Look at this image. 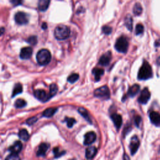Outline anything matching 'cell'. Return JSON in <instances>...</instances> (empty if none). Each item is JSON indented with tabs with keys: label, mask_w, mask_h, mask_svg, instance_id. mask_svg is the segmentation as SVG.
Masks as SVG:
<instances>
[{
	"label": "cell",
	"mask_w": 160,
	"mask_h": 160,
	"mask_svg": "<svg viewBox=\"0 0 160 160\" xmlns=\"http://www.w3.org/2000/svg\"><path fill=\"white\" fill-rule=\"evenodd\" d=\"M153 76V71L152 66L148 62L144 61L143 63L140 68L138 74V78L140 80H146Z\"/></svg>",
	"instance_id": "cell-1"
},
{
	"label": "cell",
	"mask_w": 160,
	"mask_h": 160,
	"mask_svg": "<svg viewBox=\"0 0 160 160\" xmlns=\"http://www.w3.org/2000/svg\"><path fill=\"white\" fill-rule=\"evenodd\" d=\"M70 33V29L67 26L60 25L55 29V36L58 40H64L69 37Z\"/></svg>",
	"instance_id": "cell-2"
},
{
	"label": "cell",
	"mask_w": 160,
	"mask_h": 160,
	"mask_svg": "<svg viewBox=\"0 0 160 160\" xmlns=\"http://www.w3.org/2000/svg\"><path fill=\"white\" fill-rule=\"evenodd\" d=\"M51 53L46 49H41L36 54V60L38 63L41 66L48 65L51 61Z\"/></svg>",
	"instance_id": "cell-3"
},
{
	"label": "cell",
	"mask_w": 160,
	"mask_h": 160,
	"mask_svg": "<svg viewBox=\"0 0 160 160\" xmlns=\"http://www.w3.org/2000/svg\"><path fill=\"white\" fill-rule=\"evenodd\" d=\"M128 44L127 38L125 36H121L117 39L114 44V48L118 52L124 53L128 50Z\"/></svg>",
	"instance_id": "cell-4"
},
{
	"label": "cell",
	"mask_w": 160,
	"mask_h": 160,
	"mask_svg": "<svg viewBox=\"0 0 160 160\" xmlns=\"http://www.w3.org/2000/svg\"><path fill=\"white\" fill-rule=\"evenodd\" d=\"M95 96L102 100H108L110 97V93L107 86H103L97 88L94 91Z\"/></svg>",
	"instance_id": "cell-5"
},
{
	"label": "cell",
	"mask_w": 160,
	"mask_h": 160,
	"mask_svg": "<svg viewBox=\"0 0 160 160\" xmlns=\"http://www.w3.org/2000/svg\"><path fill=\"white\" fill-rule=\"evenodd\" d=\"M15 20L16 23L18 25H26L29 21V15L27 13L22 11L18 12L15 14Z\"/></svg>",
	"instance_id": "cell-6"
},
{
	"label": "cell",
	"mask_w": 160,
	"mask_h": 160,
	"mask_svg": "<svg viewBox=\"0 0 160 160\" xmlns=\"http://www.w3.org/2000/svg\"><path fill=\"white\" fill-rule=\"evenodd\" d=\"M150 97L151 93L149 91L147 88H145L141 92V94L138 98V102L141 104H146L150 99Z\"/></svg>",
	"instance_id": "cell-7"
},
{
	"label": "cell",
	"mask_w": 160,
	"mask_h": 160,
	"mask_svg": "<svg viewBox=\"0 0 160 160\" xmlns=\"http://www.w3.org/2000/svg\"><path fill=\"white\" fill-rule=\"evenodd\" d=\"M140 140L136 136H134L131 138L130 145V149L131 155H134L139 148L140 146Z\"/></svg>",
	"instance_id": "cell-8"
},
{
	"label": "cell",
	"mask_w": 160,
	"mask_h": 160,
	"mask_svg": "<svg viewBox=\"0 0 160 160\" xmlns=\"http://www.w3.org/2000/svg\"><path fill=\"white\" fill-rule=\"evenodd\" d=\"M96 139V135L95 132L90 131L88 132L86 134L84 135V145H90L94 143Z\"/></svg>",
	"instance_id": "cell-9"
},
{
	"label": "cell",
	"mask_w": 160,
	"mask_h": 160,
	"mask_svg": "<svg viewBox=\"0 0 160 160\" xmlns=\"http://www.w3.org/2000/svg\"><path fill=\"white\" fill-rule=\"evenodd\" d=\"M112 60V53L111 51H107L101 56L99 60V64L101 66H108Z\"/></svg>",
	"instance_id": "cell-10"
},
{
	"label": "cell",
	"mask_w": 160,
	"mask_h": 160,
	"mask_svg": "<svg viewBox=\"0 0 160 160\" xmlns=\"http://www.w3.org/2000/svg\"><path fill=\"white\" fill-rule=\"evenodd\" d=\"M34 96L38 100H39L40 101H42L43 102L46 101L49 99H50L49 96L46 95V93L43 90H35L34 91Z\"/></svg>",
	"instance_id": "cell-11"
},
{
	"label": "cell",
	"mask_w": 160,
	"mask_h": 160,
	"mask_svg": "<svg viewBox=\"0 0 160 160\" xmlns=\"http://www.w3.org/2000/svg\"><path fill=\"white\" fill-rule=\"evenodd\" d=\"M33 50L30 47H25L21 49L20 56L23 60H28L32 55Z\"/></svg>",
	"instance_id": "cell-12"
},
{
	"label": "cell",
	"mask_w": 160,
	"mask_h": 160,
	"mask_svg": "<svg viewBox=\"0 0 160 160\" xmlns=\"http://www.w3.org/2000/svg\"><path fill=\"white\" fill-rule=\"evenodd\" d=\"M111 118H112V121L116 128L117 129L120 128L123 123V119L121 115L117 113H113L111 115Z\"/></svg>",
	"instance_id": "cell-13"
},
{
	"label": "cell",
	"mask_w": 160,
	"mask_h": 160,
	"mask_svg": "<svg viewBox=\"0 0 160 160\" xmlns=\"http://www.w3.org/2000/svg\"><path fill=\"white\" fill-rule=\"evenodd\" d=\"M22 148H23V145H22L21 142L20 141H17L14 143V145L10 146V148H9V150L10 151L11 154H18L19 153H20Z\"/></svg>",
	"instance_id": "cell-14"
},
{
	"label": "cell",
	"mask_w": 160,
	"mask_h": 160,
	"mask_svg": "<svg viewBox=\"0 0 160 160\" xmlns=\"http://www.w3.org/2000/svg\"><path fill=\"white\" fill-rule=\"evenodd\" d=\"M149 118L152 123L155 125L160 124V114L156 112H152L149 113Z\"/></svg>",
	"instance_id": "cell-15"
},
{
	"label": "cell",
	"mask_w": 160,
	"mask_h": 160,
	"mask_svg": "<svg viewBox=\"0 0 160 160\" xmlns=\"http://www.w3.org/2000/svg\"><path fill=\"white\" fill-rule=\"evenodd\" d=\"M49 146H50V145L47 143H41V145H40L39 146V148H38V152H37L38 156H45L47 150L49 148Z\"/></svg>",
	"instance_id": "cell-16"
},
{
	"label": "cell",
	"mask_w": 160,
	"mask_h": 160,
	"mask_svg": "<svg viewBox=\"0 0 160 160\" xmlns=\"http://www.w3.org/2000/svg\"><path fill=\"white\" fill-rule=\"evenodd\" d=\"M140 90V86L139 84H133L130 88H129L128 91V95L130 97H134L137 95V93L139 92Z\"/></svg>",
	"instance_id": "cell-17"
},
{
	"label": "cell",
	"mask_w": 160,
	"mask_h": 160,
	"mask_svg": "<svg viewBox=\"0 0 160 160\" xmlns=\"http://www.w3.org/2000/svg\"><path fill=\"white\" fill-rule=\"evenodd\" d=\"M97 153V149L94 146H90L86 149V158L88 159H92Z\"/></svg>",
	"instance_id": "cell-18"
},
{
	"label": "cell",
	"mask_w": 160,
	"mask_h": 160,
	"mask_svg": "<svg viewBox=\"0 0 160 160\" xmlns=\"http://www.w3.org/2000/svg\"><path fill=\"white\" fill-rule=\"evenodd\" d=\"M50 3V1H49V0H40L38 3V8L39 10L41 11H46L48 9Z\"/></svg>",
	"instance_id": "cell-19"
},
{
	"label": "cell",
	"mask_w": 160,
	"mask_h": 160,
	"mask_svg": "<svg viewBox=\"0 0 160 160\" xmlns=\"http://www.w3.org/2000/svg\"><path fill=\"white\" fill-rule=\"evenodd\" d=\"M93 74H94L95 79L96 81H98L101 79L102 75L104 74V70L103 69H100L98 68H95L92 71Z\"/></svg>",
	"instance_id": "cell-20"
},
{
	"label": "cell",
	"mask_w": 160,
	"mask_h": 160,
	"mask_svg": "<svg viewBox=\"0 0 160 160\" xmlns=\"http://www.w3.org/2000/svg\"><path fill=\"white\" fill-rule=\"evenodd\" d=\"M78 112L79 114H81V116L85 119L87 121H88L90 123H91V120L90 118V116H89V114H88V113L87 112V110L85 109V108H82V107H80L78 108Z\"/></svg>",
	"instance_id": "cell-21"
},
{
	"label": "cell",
	"mask_w": 160,
	"mask_h": 160,
	"mask_svg": "<svg viewBox=\"0 0 160 160\" xmlns=\"http://www.w3.org/2000/svg\"><path fill=\"white\" fill-rule=\"evenodd\" d=\"M57 109L55 108H50L44 110L43 113V116L46 118L52 117L56 112Z\"/></svg>",
	"instance_id": "cell-22"
},
{
	"label": "cell",
	"mask_w": 160,
	"mask_h": 160,
	"mask_svg": "<svg viewBox=\"0 0 160 160\" xmlns=\"http://www.w3.org/2000/svg\"><path fill=\"white\" fill-rule=\"evenodd\" d=\"M124 24H125V26L129 29V31L131 32L133 29V18H132V16L130 15H128L125 18Z\"/></svg>",
	"instance_id": "cell-23"
},
{
	"label": "cell",
	"mask_w": 160,
	"mask_h": 160,
	"mask_svg": "<svg viewBox=\"0 0 160 160\" xmlns=\"http://www.w3.org/2000/svg\"><path fill=\"white\" fill-rule=\"evenodd\" d=\"M23 91V86H22L21 84L17 83L15 84V86L13 88V91L12 93V97H15L17 95L20 94Z\"/></svg>",
	"instance_id": "cell-24"
},
{
	"label": "cell",
	"mask_w": 160,
	"mask_h": 160,
	"mask_svg": "<svg viewBox=\"0 0 160 160\" xmlns=\"http://www.w3.org/2000/svg\"><path fill=\"white\" fill-rule=\"evenodd\" d=\"M18 136L21 140H23L24 141H28L29 138V133L28 131L25 130V129H22V130H21L19 131Z\"/></svg>",
	"instance_id": "cell-25"
},
{
	"label": "cell",
	"mask_w": 160,
	"mask_h": 160,
	"mask_svg": "<svg viewBox=\"0 0 160 160\" xmlns=\"http://www.w3.org/2000/svg\"><path fill=\"white\" fill-rule=\"evenodd\" d=\"M143 11V8L141 5V4L139 3H136L133 7V13L136 16H140Z\"/></svg>",
	"instance_id": "cell-26"
},
{
	"label": "cell",
	"mask_w": 160,
	"mask_h": 160,
	"mask_svg": "<svg viewBox=\"0 0 160 160\" xmlns=\"http://www.w3.org/2000/svg\"><path fill=\"white\" fill-rule=\"evenodd\" d=\"M58 86L56 84L53 83L50 86V93H49V98H51L54 96L58 92Z\"/></svg>",
	"instance_id": "cell-27"
},
{
	"label": "cell",
	"mask_w": 160,
	"mask_h": 160,
	"mask_svg": "<svg viewBox=\"0 0 160 160\" xmlns=\"http://www.w3.org/2000/svg\"><path fill=\"white\" fill-rule=\"evenodd\" d=\"M26 102L23 99H18L15 103V107L17 108H23L26 106Z\"/></svg>",
	"instance_id": "cell-28"
},
{
	"label": "cell",
	"mask_w": 160,
	"mask_h": 160,
	"mask_svg": "<svg viewBox=\"0 0 160 160\" xmlns=\"http://www.w3.org/2000/svg\"><path fill=\"white\" fill-rule=\"evenodd\" d=\"M79 76L78 74H76V73L72 74H71L69 76H68V81L70 83H74L79 79Z\"/></svg>",
	"instance_id": "cell-29"
},
{
	"label": "cell",
	"mask_w": 160,
	"mask_h": 160,
	"mask_svg": "<svg viewBox=\"0 0 160 160\" xmlns=\"http://www.w3.org/2000/svg\"><path fill=\"white\" fill-rule=\"evenodd\" d=\"M65 121L67 123V126L68 128H72L73 126L74 125V123H76V120H75L73 118H68V117H66Z\"/></svg>",
	"instance_id": "cell-30"
},
{
	"label": "cell",
	"mask_w": 160,
	"mask_h": 160,
	"mask_svg": "<svg viewBox=\"0 0 160 160\" xmlns=\"http://www.w3.org/2000/svg\"><path fill=\"white\" fill-rule=\"evenodd\" d=\"M144 32V26L141 24H138L136 26V34L139 35Z\"/></svg>",
	"instance_id": "cell-31"
},
{
	"label": "cell",
	"mask_w": 160,
	"mask_h": 160,
	"mask_svg": "<svg viewBox=\"0 0 160 160\" xmlns=\"http://www.w3.org/2000/svg\"><path fill=\"white\" fill-rule=\"evenodd\" d=\"M26 41L29 44H31V45H35L37 43V37L36 36H29L27 39V40H26Z\"/></svg>",
	"instance_id": "cell-32"
},
{
	"label": "cell",
	"mask_w": 160,
	"mask_h": 160,
	"mask_svg": "<svg viewBox=\"0 0 160 160\" xmlns=\"http://www.w3.org/2000/svg\"><path fill=\"white\" fill-rule=\"evenodd\" d=\"M53 153H54L55 154V158H59L61 156H63V154H65L66 153L65 152H59V149L58 148H55L54 149H53Z\"/></svg>",
	"instance_id": "cell-33"
},
{
	"label": "cell",
	"mask_w": 160,
	"mask_h": 160,
	"mask_svg": "<svg viewBox=\"0 0 160 160\" xmlns=\"http://www.w3.org/2000/svg\"><path fill=\"white\" fill-rule=\"evenodd\" d=\"M102 32L105 34H109L112 32V28L109 26H104L103 28H102Z\"/></svg>",
	"instance_id": "cell-34"
},
{
	"label": "cell",
	"mask_w": 160,
	"mask_h": 160,
	"mask_svg": "<svg viewBox=\"0 0 160 160\" xmlns=\"http://www.w3.org/2000/svg\"><path fill=\"white\" fill-rule=\"evenodd\" d=\"M38 118L36 116H33L30 118H28L27 120H26V124H28V125H32L34 123H36L37 121Z\"/></svg>",
	"instance_id": "cell-35"
},
{
	"label": "cell",
	"mask_w": 160,
	"mask_h": 160,
	"mask_svg": "<svg viewBox=\"0 0 160 160\" xmlns=\"http://www.w3.org/2000/svg\"><path fill=\"white\" fill-rule=\"evenodd\" d=\"M5 160H21V159L18 154H11L7 156Z\"/></svg>",
	"instance_id": "cell-36"
},
{
	"label": "cell",
	"mask_w": 160,
	"mask_h": 160,
	"mask_svg": "<svg viewBox=\"0 0 160 160\" xmlns=\"http://www.w3.org/2000/svg\"><path fill=\"white\" fill-rule=\"evenodd\" d=\"M135 125L137 126V127H140V123H141V117L140 116H139V115H136V116L135 117Z\"/></svg>",
	"instance_id": "cell-37"
},
{
	"label": "cell",
	"mask_w": 160,
	"mask_h": 160,
	"mask_svg": "<svg viewBox=\"0 0 160 160\" xmlns=\"http://www.w3.org/2000/svg\"><path fill=\"white\" fill-rule=\"evenodd\" d=\"M130 131H131V126H127L126 128H124V131H123L124 135H126Z\"/></svg>",
	"instance_id": "cell-38"
},
{
	"label": "cell",
	"mask_w": 160,
	"mask_h": 160,
	"mask_svg": "<svg viewBox=\"0 0 160 160\" xmlns=\"http://www.w3.org/2000/svg\"><path fill=\"white\" fill-rule=\"evenodd\" d=\"M12 3L14 4L15 6H18L19 5V4H20L22 2L21 1H11Z\"/></svg>",
	"instance_id": "cell-39"
},
{
	"label": "cell",
	"mask_w": 160,
	"mask_h": 160,
	"mask_svg": "<svg viewBox=\"0 0 160 160\" xmlns=\"http://www.w3.org/2000/svg\"><path fill=\"white\" fill-rule=\"evenodd\" d=\"M123 160H130V157H129L128 155L126 153H124L123 155Z\"/></svg>",
	"instance_id": "cell-40"
},
{
	"label": "cell",
	"mask_w": 160,
	"mask_h": 160,
	"mask_svg": "<svg viewBox=\"0 0 160 160\" xmlns=\"http://www.w3.org/2000/svg\"><path fill=\"white\" fill-rule=\"evenodd\" d=\"M41 27L43 29H46L47 28V23H43Z\"/></svg>",
	"instance_id": "cell-41"
},
{
	"label": "cell",
	"mask_w": 160,
	"mask_h": 160,
	"mask_svg": "<svg viewBox=\"0 0 160 160\" xmlns=\"http://www.w3.org/2000/svg\"><path fill=\"white\" fill-rule=\"evenodd\" d=\"M155 46H160V39L158 40V41H156V43H155Z\"/></svg>",
	"instance_id": "cell-42"
},
{
	"label": "cell",
	"mask_w": 160,
	"mask_h": 160,
	"mask_svg": "<svg viewBox=\"0 0 160 160\" xmlns=\"http://www.w3.org/2000/svg\"><path fill=\"white\" fill-rule=\"evenodd\" d=\"M156 64L158 66H160V56H159L157 58V60H156Z\"/></svg>",
	"instance_id": "cell-43"
},
{
	"label": "cell",
	"mask_w": 160,
	"mask_h": 160,
	"mask_svg": "<svg viewBox=\"0 0 160 160\" xmlns=\"http://www.w3.org/2000/svg\"><path fill=\"white\" fill-rule=\"evenodd\" d=\"M3 32H4V28L2 27V28H1V35L3 34Z\"/></svg>",
	"instance_id": "cell-44"
}]
</instances>
